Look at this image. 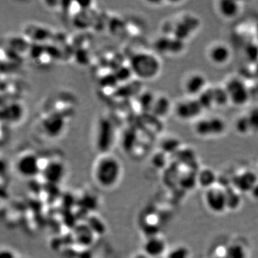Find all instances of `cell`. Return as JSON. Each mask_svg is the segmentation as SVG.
I'll list each match as a JSON object with an SVG mask.
<instances>
[{
  "label": "cell",
  "instance_id": "obj_17",
  "mask_svg": "<svg viewBox=\"0 0 258 258\" xmlns=\"http://www.w3.org/2000/svg\"><path fill=\"white\" fill-rule=\"evenodd\" d=\"M166 245L164 240L158 235H153L146 240L143 247L144 254L150 258H157L166 251Z\"/></svg>",
  "mask_w": 258,
  "mask_h": 258
},
{
  "label": "cell",
  "instance_id": "obj_5",
  "mask_svg": "<svg viewBox=\"0 0 258 258\" xmlns=\"http://www.w3.org/2000/svg\"><path fill=\"white\" fill-rule=\"evenodd\" d=\"M42 165L38 154L32 151H26L17 156L15 169L20 177L32 179L41 174Z\"/></svg>",
  "mask_w": 258,
  "mask_h": 258
},
{
  "label": "cell",
  "instance_id": "obj_22",
  "mask_svg": "<svg viewBox=\"0 0 258 258\" xmlns=\"http://www.w3.org/2000/svg\"><path fill=\"white\" fill-rule=\"evenodd\" d=\"M196 179L199 185L207 190L215 185L216 182V176L212 170L205 169L199 173Z\"/></svg>",
  "mask_w": 258,
  "mask_h": 258
},
{
  "label": "cell",
  "instance_id": "obj_3",
  "mask_svg": "<svg viewBox=\"0 0 258 258\" xmlns=\"http://www.w3.org/2000/svg\"><path fill=\"white\" fill-rule=\"evenodd\" d=\"M92 141L98 154L113 153L118 141L117 128L109 117L100 116L94 122Z\"/></svg>",
  "mask_w": 258,
  "mask_h": 258
},
{
  "label": "cell",
  "instance_id": "obj_21",
  "mask_svg": "<svg viewBox=\"0 0 258 258\" xmlns=\"http://www.w3.org/2000/svg\"><path fill=\"white\" fill-rule=\"evenodd\" d=\"M198 101L200 103L204 111H209L215 108V102H214L213 90L212 86H208L205 91H203L202 94L197 97Z\"/></svg>",
  "mask_w": 258,
  "mask_h": 258
},
{
  "label": "cell",
  "instance_id": "obj_6",
  "mask_svg": "<svg viewBox=\"0 0 258 258\" xmlns=\"http://www.w3.org/2000/svg\"><path fill=\"white\" fill-rule=\"evenodd\" d=\"M225 87L229 95L230 103L234 106L243 107L249 103L251 94L246 83L238 77H232L226 82Z\"/></svg>",
  "mask_w": 258,
  "mask_h": 258
},
{
  "label": "cell",
  "instance_id": "obj_9",
  "mask_svg": "<svg viewBox=\"0 0 258 258\" xmlns=\"http://www.w3.org/2000/svg\"><path fill=\"white\" fill-rule=\"evenodd\" d=\"M169 25L171 27L169 35L185 42L199 28V22L196 17L186 15L179 17L175 21L170 22Z\"/></svg>",
  "mask_w": 258,
  "mask_h": 258
},
{
  "label": "cell",
  "instance_id": "obj_20",
  "mask_svg": "<svg viewBox=\"0 0 258 258\" xmlns=\"http://www.w3.org/2000/svg\"><path fill=\"white\" fill-rule=\"evenodd\" d=\"M234 129L240 136H248L252 134L251 128L246 113L236 118L234 122Z\"/></svg>",
  "mask_w": 258,
  "mask_h": 258
},
{
  "label": "cell",
  "instance_id": "obj_7",
  "mask_svg": "<svg viewBox=\"0 0 258 258\" xmlns=\"http://www.w3.org/2000/svg\"><path fill=\"white\" fill-rule=\"evenodd\" d=\"M173 111L179 120L195 121L201 118L204 111L196 97H187L177 102Z\"/></svg>",
  "mask_w": 258,
  "mask_h": 258
},
{
  "label": "cell",
  "instance_id": "obj_8",
  "mask_svg": "<svg viewBox=\"0 0 258 258\" xmlns=\"http://www.w3.org/2000/svg\"><path fill=\"white\" fill-rule=\"evenodd\" d=\"M67 171V166L64 160L53 158L43 163L40 175L47 183L58 185L64 182Z\"/></svg>",
  "mask_w": 258,
  "mask_h": 258
},
{
  "label": "cell",
  "instance_id": "obj_13",
  "mask_svg": "<svg viewBox=\"0 0 258 258\" xmlns=\"http://www.w3.org/2000/svg\"><path fill=\"white\" fill-rule=\"evenodd\" d=\"M155 48L157 51L165 56H179L185 50V42L174 36L163 34L156 41Z\"/></svg>",
  "mask_w": 258,
  "mask_h": 258
},
{
  "label": "cell",
  "instance_id": "obj_2",
  "mask_svg": "<svg viewBox=\"0 0 258 258\" xmlns=\"http://www.w3.org/2000/svg\"><path fill=\"white\" fill-rule=\"evenodd\" d=\"M129 66L132 75L138 81H151L156 79L161 74V58L155 52L138 51L132 55L129 61Z\"/></svg>",
  "mask_w": 258,
  "mask_h": 258
},
{
  "label": "cell",
  "instance_id": "obj_18",
  "mask_svg": "<svg viewBox=\"0 0 258 258\" xmlns=\"http://www.w3.org/2000/svg\"><path fill=\"white\" fill-rule=\"evenodd\" d=\"M173 108L174 105L169 97L163 94H157L150 113L157 119H164L169 116V113L173 111Z\"/></svg>",
  "mask_w": 258,
  "mask_h": 258
},
{
  "label": "cell",
  "instance_id": "obj_16",
  "mask_svg": "<svg viewBox=\"0 0 258 258\" xmlns=\"http://www.w3.org/2000/svg\"><path fill=\"white\" fill-rule=\"evenodd\" d=\"M258 182L257 175L253 171H244L232 178V185L241 193L251 192Z\"/></svg>",
  "mask_w": 258,
  "mask_h": 258
},
{
  "label": "cell",
  "instance_id": "obj_24",
  "mask_svg": "<svg viewBox=\"0 0 258 258\" xmlns=\"http://www.w3.org/2000/svg\"><path fill=\"white\" fill-rule=\"evenodd\" d=\"M226 258H245L246 253L242 245L234 243L226 249Z\"/></svg>",
  "mask_w": 258,
  "mask_h": 258
},
{
  "label": "cell",
  "instance_id": "obj_4",
  "mask_svg": "<svg viewBox=\"0 0 258 258\" xmlns=\"http://www.w3.org/2000/svg\"><path fill=\"white\" fill-rule=\"evenodd\" d=\"M194 131L201 138H215L223 136L226 131L227 124L221 116L199 118L194 123Z\"/></svg>",
  "mask_w": 258,
  "mask_h": 258
},
{
  "label": "cell",
  "instance_id": "obj_15",
  "mask_svg": "<svg viewBox=\"0 0 258 258\" xmlns=\"http://www.w3.org/2000/svg\"><path fill=\"white\" fill-rule=\"evenodd\" d=\"M215 7L219 15L226 20L236 18L242 8L241 1L237 0H219Z\"/></svg>",
  "mask_w": 258,
  "mask_h": 258
},
{
  "label": "cell",
  "instance_id": "obj_14",
  "mask_svg": "<svg viewBox=\"0 0 258 258\" xmlns=\"http://www.w3.org/2000/svg\"><path fill=\"white\" fill-rule=\"evenodd\" d=\"M232 50L227 44L217 42L207 49V56L211 64L217 66L226 65L232 58Z\"/></svg>",
  "mask_w": 258,
  "mask_h": 258
},
{
  "label": "cell",
  "instance_id": "obj_23",
  "mask_svg": "<svg viewBox=\"0 0 258 258\" xmlns=\"http://www.w3.org/2000/svg\"><path fill=\"white\" fill-rule=\"evenodd\" d=\"M226 206L227 209H234L238 207L241 202V196L240 195V192L237 190L235 187L232 188H226Z\"/></svg>",
  "mask_w": 258,
  "mask_h": 258
},
{
  "label": "cell",
  "instance_id": "obj_30",
  "mask_svg": "<svg viewBox=\"0 0 258 258\" xmlns=\"http://www.w3.org/2000/svg\"><path fill=\"white\" fill-rule=\"evenodd\" d=\"M218 258V257H216V258Z\"/></svg>",
  "mask_w": 258,
  "mask_h": 258
},
{
  "label": "cell",
  "instance_id": "obj_12",
  "mask_svg": "<svg viewBox=\"0 0 258 258\" xmlns=\"http://www.w3.org/2000/svg\"><path fill=\"white\" fill-rule=\"evenodd\" d=\"M208 86L207 76L200 72H193L187 75L182 85L189 97H197Z\"/></svg>",
  "mask_w": 258,
  "mask_h": 258
},
{
  "label": "cell",
  "instance_id": "obj_25",
  "mask_svg": "<svg viewBox=\"0 0 258 258\" xmlns=\"http://www.w3.org/2000/svg\"><path fill=\"white\" fill-rule=\"evenodd\" d=\"M246 114L249 120L252 133L258 134V105L252 108Z\"/></svg>",
  "mask_w": 258,
  "mask_h": 258
},
{
  "label": "cell",
  "instance_id": "obj_29",
  "mask_svg": "<svg viewBox=\"0 0 258 258\" xmlns=\"http://www.w3.org/2000/svg\"><path fill=\"white\" fill-rule=\"evenodd\" d=\"M17 258H28L24 257V256H19V257Z\"/></svg>",
  "mask_w": 258,
  "mask_h": 258
},
{
  "label": "cell",
  "instance_id": "obj_28",
  "mask_svg": "<svg viewBox=\"0 0 258 258\" xmlns=\"http://www.w3.org/2000/svg\"><path fill=\"white\" fill-rule=\"evenodd\" d=\"M251 193L253 194V196H254L255 198L258 199V182L256 184V186H255Z\"/></svg>",
  "mask_w": 258,
  "mask_h": 258
},
{
  "label": "cell",
  "instance_id": "obj_27",
  "mask_svg": "<svg viewBox=\"0 0 258 258\" xmlns=\"http://www.w3.org/2000/svg\"><path fill=\"white\" fill-rule=\"evenodd\" d=\"M188 253L185 248H179L171 252L168 258H187Z\"/></svg>",
  "mask_w": 258,
  "mask_h": 258
},
{
  "label": "cell",
  "instance_id": "obj_1",
  "mask_svg": "<svg viewBox=\"0 0 258 258\" xmlns=\"http://www.w3.org/2000/svg\"><path fill=\"white\" fill-rule=\"evenodd\" d=\"M94 183L103 190H111L121 183L124 166L113 153L98 154L91 170Z\"/></svg>",
  "mask_w": 258,
  "mask_h": 258
},
{
  "label": "cell",
  "instance_id": "obj_26",
  "mask_svg": "<svg viewBox=\"0 0 258 258\" xmlns=\"http://www.w3.org/2000/svg\"><path fill=\"white\" fill-rule=\"evenodd\" d=\"M19 257L17 253L12 248H2L0 252V258H17Z\"/></svg>",
  "mask_w": 258,
  "mask_h": 258
},
{
  "label": "cell",
  "instance_id": "obj_10",
  "mask_svg": "<svg viewBox=\"0 0 258 258\" xmlns=\"http://www.w3.org/2000/svg\"><path fill=\"white\" fill-rule=\"evenodd\" d=\"M26 114L25 105L18 100H7L1 104V119L7 125H17Z\"/></svg>",
  "mask_w": 258,
  "mask_h": 258
},
{
  "label": "cell",
  "instance_id": "obj_19",
  "mask_svg": "<svg viewBox=\"0 0 258 258\" xmlns=\"http://www.w3.org/2000/svg\"><path fill=\"white\" fill-rule=\"evenodd\" d=\"M215 108H224L230 103L229 95L225 86H212Z\"/></svg>",
  "mask_w": 258,
  "mask_h": 258
},
{
  "label": "cell",
  "instance_id": "obj_11",
  "mask_svg": "<svg viewBox=\"0 0 258 258\" xmlns=\"http://www.w3.org/2000/svg\"><path fill=\"white\" fill-rule=\"evenodd\" d=\"M206 204L212 212L221 213L227 209L226 188L221 185H213L206 190Z\"/></svg>",
  "mask_w": 258,
  "mask_h": 258
}]
</instances>
